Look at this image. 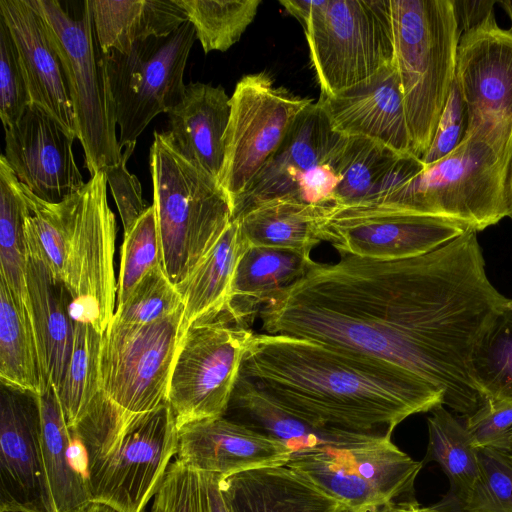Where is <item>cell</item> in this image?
<instances>
[{
    "label": "cell",
    "instance_id": "obj_45",
    "mask_svg": "<svg viewBox=\"0 0 512 512\" xmlns=\"http://www.w3.org/2000/svg\"><path fill=\"white\" fill-rule=\"evenodd\" d=\"M135 146L136 144L125 146L120 162L102 170L119 211L124 233L128 232L151 206L143 198L138 178L131 174L126 166Z\"/></svg>",
    "mask_w": 512,
    "mask_h": 512
},
{
    "label": "cell",
    "instance_id": "obj_33",
    "mask_svg": "<svg viewBox=\"0 0 512 512\" xmlns=\"http://www.w3.org/2000/svg\"><path fill=\"white\" fill-rule=\"evenodd\" d=\"M401 156L373 139L344 136L332 156L339 177L336 207L374 202Z\"/></svg>",
    "mask_w": 512,
    "mask_h": 512
},
{
    "label": "cell",
    "instance_id": "obj_54",
    "mask_svg": "<svg viewBox=\"0 0 512 512\" xmlns=\"http://www.w3.org/2000/svg\"><path fill=\"white\" fill-rule=\"evenodd\" d=\"M343 512H351V511H349V510L345 509Z\"/></svg>",
    "mask_w": 512,
    "mask_h": 512
},
{
    "label": "cell",
    "instance_id": "obj_17",
    "mask_svg": "<svg viewBox=\"0 0 512 512\" xmlns=\"http://www.w3.org/2000/svg\"><path fill=\"white\" fill-rule=\"evenodd\" d=\"M4 130L3 155L18 181L35 196L56 204L84 187L73 153L76 137L47 113L31 105Z\"/></svg>",
    "mask_w": 512,
    "mask_h": 512
},
{
    "label": "cell",
    "instance_id": "obj_49",
    "mask_svg": "<svg viewBox=\"0 0 512 512\" xmlns=\"http://www.w3.org/2000/svg\"><path fill=\"white\" fill-rule=\"evenodd\" d=\"M369 512H466V511H451L445 510L435 506L421 507L417 501H403L387 504L376 508Z\"/></svg>",
    "mask_w": 512,
    "mask_h": 512
},
{
    "label": "cell",
    "instance_id": "obj_48",
    "mask_svg": "<svg viewBox=\"0 0 512 512\" xmlns=\"http://www.w3.org/2000/svg\"><path fill=\"white\" fill-rule=\"evenodd\" d=\"M496 3V0H452L461 35L478 26L492 14Z\"/></svg>",
    "mask_w": 512,
    "mask_h": 512
},
{
    "label": "cell",
    "instance_id": "obj_6",
    "mask_svg": "<svg viewBox=\"0 0 512 512\" xmlns=\"http://www.w3.org/2000/svg\"><path fill=\"white\" fill-rule=\"evenodd\" d=\"M394 56L412 154L428 150L455 80L461 33L452 0H390Z\"/></svg>",
    "mask_w": 512,
    "mask_h": 512
},
{
    "label": "cell",
    "instance_id": "obj_9",
    "mask_svg": "<svg viewBox=\"0 0 512 512\" xmlns=\"http://www.w3.org/2000/svg\"><path fill=\"white\" fill-rule=\"evenodd\" d=\"M195 38L187 21L169 36L138 42L123 53H104L121 150L136 144L158 114L168 113L183 98L184 71Z\"/></svg>",
    "mask_w": 512,
    "mask_h": 512
},
{
    "label": "cell",
    "instance_id": "obj_32",
    "mask_svg": "<svg viewBox=\"0 0 512 512\" xmlns=\"http://www.w3.org/2000/svg\"><path fill=\"white\" fill-rule=\"evenodd\" d=\"M430 412L427 418L429 442L421 462L424 465L436 461L441 466L451 486L447 504L458 511L467 501L479 477L478 448L464 421H460L444 405ZM443 505L446 504L440 506Z\"/></svg>",
    "mask_w": 512,
    "mask_h": 512
},
{
    "label": "cell",
    "instance_id": "obj_40",
    "mask_svg": "<svg viewBox=\"0 0 512 512\" xmlns=\"http://www.w3.org/2000/svg\"><path fill=\"white\" fill-rule=\"evenodd\" d=\"M223 477L199 472L178 461L171 462L153 498L152 512H229Z\"/></svg>",
    "mask_w": 512,
    "mask_h": 512
},
{
    "label": "cell",
    "instance_id": "obj_23",
    "mask_svg": "<svg viewBox=\"0 0 512 512\" xmlns=\"http://www.w3.org/2000/svg\"><path fill=\"white\" fill-rule=\"evenodd\" d=\"M225 417L282 442L292 455L355 448L391 440L311 423L273 401L240 374Z\"/></svg>",
    "mask_w": 512,
    "mask_h": 512
},
{
    "label": "cell",
    "instance_id": "obj_30",
    "mask_svg": "<svg viewBox=\"0 0 512 512\" xmlns=\"http://www.w3.org/2000/svg\"><path fill=\"white\" fill-rule=\"evenodd\" d=\"M324 209L293 198L262 202L235 218L250 246L290 249L306 253L322 242Z\"/></svg>",
    "mask_w": 512,
    "mask_h": 512
},
{
    "label": "cell",
    "instance_id": "obj_24",
    "mask_svg": "<svg viewBox=\"0 0 512 512\" xmlns=\"http://www.w3.org/2000/svg\"><path fill=\"white\" fill-rule=\"evenodd\" d=\"M27 311L33 327L44 386L59 389L73 349L75 321L70 294L27 241ZM43 386V387H44Z\"/></svg>",
    "mask_w": 512,
    "mask_h": 512
},
{
    "label": "cell",
    "instance_id": "obj_38",
    "mask_svg": "<svg viewBox=\"0 0 512 512\" xmlns=\"http://www.w3.org/2000/svg\"><path fill=\"white\" fill-rule=\"evenodd\" d=\"M470 369L483 401L512 402V299L477 345Z\"/></svg>",
    "mask_w": 512,
    "mask_h": 512
},
{
    "label": "cell",
    "instance_id": "obj_18",
    "mask_svg": "<svg viewBox=\"0 0 512 512\" xmlns=\"http://www.w3.org/2000/svg\"><path fill=\"white\" fill-rule=\"evenodd\" d=\"M455 81L467 110L466 133L512 122V30L500 27L494 12L461 35Z\"/></svg>",
    "mask_w": 512,
    "mask_h": 512
},
{
    "label": "cell",
    "instance_id": "obj_8",
    "mask_svg": "<svg viewBox=\"0 0 512 512\" xmlns=\"http://www.w3.org/2000/svg\"><path fill=\"white\" fill-rule=\"evenodd\" d=\"M42 16L61 58L75 115L77 138L90 175L116 165L122 150L102 51L89 0L78 18L55 0H29Z\"/></svg>",
    "mask_w": 512,
    "mask_h": 512
},
{
    "label": "cell",
    "instance_id": "obj_11",
    "mask_svg": "<svg viewBox=\"0 0 512 512\" xmlns=\"http://www.w3.org/2000/svg\"><path fill=\"white\" fill-rule=\"evenodd\" d=\"M187 327L184 306L144 325L111 321L102 335L100 352L103 395L130 414L151 411L166 403Z\"/></svg>",
    "mask_w": 512,
    "mask_h": 512
},
{
    "label": "cell",
    "instance_id": "obj_10",
    "mask_svg": "<svg viewBox=\"0 0 512 512\" xmlns=\"http://www.w3.org/2000/svg\"><path fill=\"white\" fill-rule=\"evenodd\" d=\"M253 334L227 312L202 317L187 327L167 396L178 429L225 416Z\"/></svg>",
    "mask_w": 512,
    "mask_h": 512
},
{
    "label": "cell",
    "instance_id": "obj_15",
    "mask_svg": "<svg viewBox=\"0 0 512 512\" xmlns=\"http://www.w3.org/2000/svg\"><path fill=\"white\" fill-rule=\"evenodd\" d=\"M464 225L368 203L324 211L322 242L340 254L378 260H399L432 252L464 234Z\"/></svg>",
    "mask_w": 512,
    "mask_h": 512
},
{
    "label": "cell",
    "instance_id": "obj_35",
    "mask_svg": "<svg viewBox=\"0 0 512 512\" xmlns=\"http://www.w3.org/2000/svg\"><path fill=\"white\" fill-rule=\"evenodd\" d=\"M30 213L22 187L4 155L0 159V280L27 308L28 246L25 233Z\"/></svg>",
    "mask_w": 512,
    "mask_h": 512
},
{
    "label": "cell",
    "instance_id": "obj_44",
    "mask_svg": "<svg viewBox=\"0 0 512 512\" xmlns=\"http://www.w3.org/2000/svg\"><path fill=\"white\" fill-rule=\"evenodd\" d=\"M31 106L19 54L8 26L0 17V116L4 129L15 124Z\"/></svg>",
    "mask_w": 512,
    "mask_h": 512
},
{
    "label": "cell",
    "instance_id": "obj_53",
    "mask_svg": "<svg viewBox=\"0 0 512 512\" xmlns=\"http://www.w3.org/2000/svg\"><path fill=\"white\" fill-rule=\"evenodd\" d=\"M0 512H30L22 509H13V508H1Z\"/></svg>",
    "mask_w": 512,
    "mask_h": 512
},
{
    "label": "cell",
    "instance_id": "obj_21",
    "mask_svg": "<svg viewBox=\"0 0 512 512\" xmlns=\"http://www.w3.org/2000/svg\"><path fill=\"white\" fill-rule=\"evenodd\" d=\"M0 17L16 45L31 105L77 138L65 70L42 16L29 0H0Z\"/></svg>",
    "mask_w": 512,
    "mask_h": 512
},
{
    "label": "cell",
    "instance_id": "obj_1",
    "mask_svg": "<svg viewBox=\"0 0 512 512\" xmlns=\"http://www.w3.org/2000/svg\"><path fill=\"white\" fill-rule=\"evenodd\" d=\"M489 280L477 232L427 254L318 263L260 310L262 330L341 346L398 366L465 416L483 399L472 355L508 302Z\"/></svg>",
    "mask_w": 512,
    "mask_h": 512
},
{
    "label": "cell",
    "instance_id": "obj_29",
    "mask_svg": "<svg viewBox=\"0 0 512 512\" xmlns=\"http://www.w3.org/2000/svg\"><path fill=\"white\" fill-rule=\"evenodd\" d=\"M89 5L104 53H123L138 42L169 36L189 21L176 0H89Z\"/></svg>",
    "mask_w": 512,
    "mask_h": 512
},
{
    "label": "cell",
    "instance_id": "obj_37",
    "mask_svg": "<svg viewBox=\"0 0 512 512\" xmlns=\"http://www.w3.org/2000/svg\"><path fill=\"white\" fill-rule=\"evenodd\" d=\"M21 187L30 210L25 222L27 241L54 277L64 283L78 193L53 204L38 198L24 185Z\"/></svg>",
    "mask_w": 512,
    "mask_h": 512
},
{
    "label": "cell",
    "instance_id": "obj_52",
    "mask_svg": "<svg viewBox=\"0 0 512 512\" xmlns=\"http://www.w3.org/2000/svg\"><path fill=\"white\" fill-rule=\"evenodd\" d=\"M498 3L502 6L504 11L508 15V17L511 21L510 29L512 30V0H502V1H498Z\"/></svg>",
    "mask_w": 512,
    "mask_h": 512
},
{
    "label": "cell",
    "instance_id": "obj_36",
    "mask_svg": "<svg viewBox=\"0 0 512 512\" xmlns=\"http://www.w3.org/2000/svg\"><path fill=\"white\" fill-rule=\"evenodd\" d=\"M102 335L103 333L88 324L75 322L72 353L57 390L70 427L78 423L102 394L100 381Z\"/></svg>",
    "mask_w": 512,
    "mask_h": 512
},
{
    "label": "cell",
    "instance_id": "obj_42",
    "mask_svg": "<svg viewBox=\"0 0 512 512\" xmlns=\"http://www.w3.org/2000/svg\"><path fill=\"white\" fill-rule=\"evenodd\" d=\"M183 304L181 294L162 265L149 271L128 299L117 306L111 321L121 325H144L167 317Z\"/></svg>",
    "mask_w": 512,
    "mask_h": 512
},
{
    "label": "cell",
    "instance_id": "obj_34",
    "mask_svg": "<svg viewBox=\"0 0 512 512\" xmlns=\"http://www.w3.org/2000/svg\"><path fill=\"white\" fill-rule=\"evenodd\" d=\"M0 380L6 386L40 394L44 383L27 308L0 280Z\"/></svg>",
    "mask_w": 512,
    "mask_h": 512
},
{
    "label": "cell",
    "instance_id": "obj_7",
    "mask_svg": "<svg viewBox=\"0 0 512 512\" xmlns=\"http://www.w3.org/2000/svg\"><path fill=\"white\" fill-rule=\"evenodd\" d=\"M302 25L322 96L393 63L390 0H280Z\"/></svg>",
    "mask_w": 512,
    "mask_h": 512
},
{
    "label": "cell",
    "instance_id": "obj_51",
    "mask_svg": "<svg viewBox=\"0 0 512 512\" xmlns=\"http://www.w3.org/2000/svg\"><path fill=\"white\" fill-rule=\"evenodd\" d=\"M512 459V429L494 446Z\"/></svg>",
    "mask_w": 512,
    "mask_h": 512
},
{
    "label": "cell",
    "instance_id": "obj_4",
    "mask_svg": "<svg viewBox=\"0 0 512 512\" xmlns=\"http://www.w3.org/2000/svg\"><path fill=\"white\" fill-rule=\"evenodd\" d=\"M73 428L87 453L92 501L144 512L177 453L178 427L168 402L130 414L102 393Z\"/></svg>",
    "mask_w": 512,
    "mask_h": 512
},
{
    "label": "cell",
    "instance_id": "obj_19",
    "mask_svg": "<svg viewBox=\"0 0 512 512\" xmlns=\"http://www.w3.org/2000/svg\"><path fill=\"white\" fill-rule=\"evenodd\" d=\"M291 456L282 442L225 416L178 429L175 460L223 479L254 469L285 466Z\"/></svg>",
    "mask_w": 512,
    "mask_h": 512
},
{
    "label": "cell",
    "instance_id": "obj_14",
    "mask_svg": "<svg viewBox=\"0 0 512 512\" xmlns=\"http://www.w3.org/2000/svg\"><path fill=\"white\" fill-rule=\"evenodd\" d=\"M116 218L107 199L101 170L78 192L64 284L75 322L104 333L116 309L114 275Z\"/></svg>",
    "mask_w": 512,
    "mask_h": 512
},
{
    "label": "cell",
    "instance_id": "obj_20",
    "mask_svg": "<svg viewBox=\"0 0 512 512\" xmlns=\"http://www.w3.org/2000/svg\"><path fill=\"white\" fill-rule=\"evenodd\" d=\"M333 130L378 141L400 155L412 154L399 77L393 63L369 79L319 100Z\"/></svg>",
    "mask_w": 512,
    "mask_h": 512
},
{
    "label": "cell",
    "instance_id": "obj_50",
    "mask_svg": "<svg viewBox=\"0 0 512 512\" xmlns=\"http://www.w3.org/2000/svg\"><path fill=\"white\" fill-rule=\"evenodd\" d=\"M83 512H120L114 507L101 503V502H92ZM144 512H152L151 507L146 509Z\"/></svg>",
    "mask_w": 512,
    "mask_h": 512
},
{
    "label": "cell",
    "instance_id": "obj_3",
    "mask_svg": "<svg viewBox=\"0 0 512 512\" xmlns=\"http://www.w3.org/2000/svg\"><path fill=\"white\" fill-rule=\"evenodd\" d=\"M511 163L512 122L483 125L432 164L401 156L373 203L482 231L510 217Z\"/></svg>",
    "mask_w": 512,
    "mask_h": 512
},
{
    "label": "cell",
    "instance_id": "obj_39",
    "mask_svg": "<svg viewBox=\"0 0 512 512\" xmlns=\"http://www.w3.org/2000/svg\"><path fill=\"white\" fill-rule=\"evenodd\" d=\"M206 54L227 51L253 22L261 0H176Z\"/></svg>",
    "mask_w": 512,
    "mask_h": 512
},
{
    "label": "cell",
    "instance_id": "obj_41",
    "mask_svg": "<svg viewBox=\"0 0 512 512\" xmlns=\"http://www.w3.org/2000/svg\"><path fill=\"white\" fill-rule=\"evenodd\" d=\"M162 265L161 247L154 206L124 233L117 281L116 307L122 305L144 276Z\"/></svg>",
    "mask_w": 512,
    "mask_h": 512
},
{
    "label": "cell",
    "instance_id": "obj_25",
    "mask_svg": "<svg viewBox=\"0 0 512 512\" xmlns=\"http://www.w3.org/2000/svg\"><path fill=\"white\" fill-rule=\"evenodd\" d=\"M43 460L55 512H83L93 501L87 453L67 423L56 389L47 383L39 394Z\"/></svg>",
    "mask_w": 512,
    "mask_h": 512
},
{
    "label": "cell",
    "instance_id": "obj_5",
    "mask_svg": "<svg viewBox=\"0 0 512 512\" xmlns=\"http://www.w3.org/2000/svg\"><path fill=\"white\" fill-rule=\"evenodd\" d=\"M162 267L178 286L233 220V206L218 180L187 158L171 133L154 132L149 156Z\"/></svg>",
    "mask_w": 512,
    "mask_h": 512
},
{
    "label": "cell",
    "instance_id": "obj_22",
    "mask_svg": "<svg viewBox=\"0 0 512 512\" xmlns=\"http://www.w3.org/2000/svg\"><path fill=\"white\" fill-rule=\"evenodd\" d=\"M343 135L335 132L320 101L296 118L282 143L233 203V219L269 200L293 198L302 176L330 159Z\"/></svg>",
    "mask_w": 512,
    "mask_h": 512
},
{
    "label": "cell",
    "instance_id": "obj_13",
    "mask_svg": "<svg viewBox=\"0 0 512 512\" xmlns=\"http://www.w3.org/2000/svg\"><path fill=\"white\" fill-rule=\"evenodd\" d=\"M351 512L416 501L414 483L423 464L391 440L335 451L292 455L286 464Z\"/></svg>",
    "mask_w": 512,
    "mask_h": 512
},
{
    "label": "cell",
    "instance_id": "obj_16",
    "mask_svg": "<svg viewBox=\"0 0 512 512\" xmlns=\"http://www.w3.org/2000/svg\"><path fill=\"white\" fill-rule=\"evenodd\" d=\"M55 512L43 460L39 394L1 384L0 509Z\"/></svg>",
    "mask_w": 512,
    "mask_h": 512
},
{
    "label": "cell",
    "instance_id": "obj_43",
    "mask_svg": "<svg viewBox=\"0 0 512 512\" xmlns=\"http://www.w3.org/2000/svg\"><path fill=\"white\" fill-rule=\"evenodd\" d=\"M479 477L458 511L512 512V459L495 447L478 448Z\"/></svg>",
    "mask_w": 512,
    "mask_h": 512
},
{
    "label": "cell",
    "instance_id": "obj_12",
    "mask_svg": "<svg viewBox=\"0 0 512 512\" xmlns=\"http://www.w3.org/2000/svg\"><path fill=\"white\" fill-rule=\"evenodd\" d=\"M311 103V99L276 86L266 72L248 74L238 81L230 97L224 163L218 178L232 206Z\"/></svg>",
    "mask_w": 512,
    "mask_h": 512
},
{
    "label": "cell",
    "instance_id": "obj_46",
    "mask_svg": "<svg viewBox=\"0 0 512 512\" xmlns=\"http://www.w3.org/2000/svg\"><path fill=\"white\" fill-rule=\"evenodd\" d=\"M467 129V110L459 87L454 80L439 118L432 142L420 158L425 165L449 154L463 140Z\"/></svg>",
    "mask_w": 512,
    "mask_h": 512
},
{
    "label": "cell",
    "instance_id": "obj_47",
    "mask_svg": "<svg viewBox=\"0 0 512 512\" xmlns=\"http://www.w3.org/2000/svg\"><path fill=\"white\" fill-rule=\"evenodd\" d=\"M464 424L477 448L494 447L512 429V402L483 401Z\"/></svg>",
    "mask_w": 512,
    "mask_h": 512
},
{
    "label": "cell",
    "instance_id": "obj_27",
    "mask_svg": "<svg viewBox=\"0 0 512 512\" xmlns=\"http://www.w3.org/2000/svg\"><path fill=\"white\" fill-rule=\"evenodd\" d=\"M229 512H343L346 508L285 466L222 479Z\"/></svg>",
    "mask_w": 512,
    "mask_h": 512
},
{
    "label": "cell",
    "instance_id": "obj_2",
    "mask_svg": "<svg viewBox=\"0 0 512 512\" xmlns=\"http://www.w3.org/2000/svg\"><path fill=\"white\" fill-rule=\"evenodd\" d=\"M273 401L318 426L391 439L444 393L366 354L294 336L254 333L240 373Z\"/></svg>",
    "mask_w": 512,
    "mask_h": 512
},
{
    "label": "cell",
    "instance_id": "obj_28",
    "mask_svg": "<svg viewBox=\"0 0 512 512\" xmlns=\"http://www.w3.org/2000/svg\"><path fill=\"white\" fill-rule=\"evenodd\" d=\"M315 264L310 253L248 245L235 270L226 312L236 324L250 328L275 294L302 278Z\"/></svg>",
    "mask_w": 512,
    "mask_h": 512
},
{
    "label": "cell",
    "instance_id": "obj_26",
    "mask_svg": "<svg viewBox=\"0 0 512 512\" xmlns=\"http://www.w3.org/2000/svg\"><path fill=\"white\" fill-rule=\"evenodd\" d=\"M231 112L230 97L221 86L188 83L181 101L167 114L170 133L181 152L218 180Z\"/></svg>",
    "mask_w": 512,
    "mask_h": 512
},
{
    "label": "cell",
    "instance_id": "obj_31",
    "mask_svg": "<svg viewBox=\"0 0 512 512\" xmlns=\"http://www.w3.org/2000/svg\"><path fill=\"white\" fill-rule=\"evenodd\" d=\"M247 247L239 223L233 219L191 275L176 286L188 326L202 317L226 312L235 270Z\"/></svg>",
    "mask_w": 512,
    "mask_h": 512
}]
</instances>
